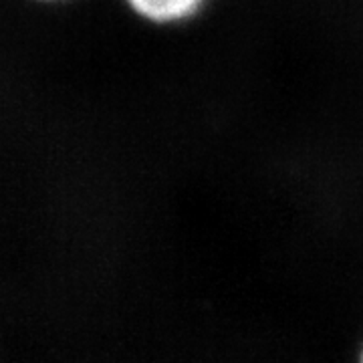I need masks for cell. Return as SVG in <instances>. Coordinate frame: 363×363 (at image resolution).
<instances>
[{"mask_svg":"<svg viewBox=\"0 0 363 363\" xmlns=\"http://www.w3.org/2000/svg\"><path fill=\"white\" fill-rule=\"evenodd\" d=\"M135 13L152 23L184 21L202 6L204 0H128Z\"/></svg>","mask_w":363,"mask_h":363,"instance_id":"1","label":"cell"}]
</instances>
